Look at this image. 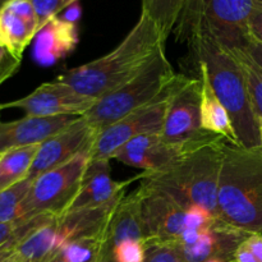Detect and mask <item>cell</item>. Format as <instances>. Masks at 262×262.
Listing matches in <instances>:
<instances>
[{"instance_id":"obj_1","label":"cell","mask_w":262,"mask_h":262,"mask_svg":"<svg viewBox=\"0 0 262 262\" xmlns=\"http://www.w3.org/2000/svg\"><path fill=\"white\" fill-rule=\"evenodd\" d=\"M165 42L155 22L141 13L117 48L101 58L68 69L55 79L78 94L99 100L135 78L160 51L165 50Z\"/></svg>"},{"instance_id":"obj_2","label":"cell","mask_w":262,"mask_h":262,"mask_svg":"<svg viewBox=\"0 0 262 262\" xmlns=\"http://www.w3.org/2000/svg\"><path fill=\"white\" fill-rule=\"evenodd\" d=\"M184 41L197 66L206 72L216 96L227 107L241 146L250 150L261 148L258 119L251 104L242 69L234 56L207 35L197 33Z\"/></svg>"},{"instance_id":"obj_3","label":"cell","mask_w":262,"mask_h":262,"mask_svg":"<svg viewBox=\"0 0 262 262\" xmlns=\"http://www.w3.org/2000/svg\"><path fill=\"white\" fill-rule=\"evenodd\" d=\"M219 219L238 230L262 233V150L223 143Z\"/></svg>"},{"instance_id":"obj_4","label":"cell","mask_w":262,"mask_h":262,"mask_svg":"<svg viewBox=\"0 0 262 262\" xmlns=\"http://www.w3.org/2000/svg\"><path fill=\"white\" fill-rule=\"evenodd\" d=\"M224 142L204 146L165 170L143 171L136 178L166 192L186 209L201 206L219 219L217 192Z\"/></svg>"},{"instance_id":"obj_5","label":"cell","mask_w":262,"mask_h":262,"mask_svg":"<svg viewBox=\"0 0 262 262\" xmlns=\"http://www.w3.org/2000/svg\"><path fill=\"white\" fill-rule=\"evenodd\" d=\"M258 9L257 0H188L174 32L182 41L202 33L229 50L242 49L251 38L248 20Z\"/></svg>"},{"instance_id":"obj_6","label":"cell","mask_w":262,"mask_h":262,"mask_svg":"<svg viewBox=\"0 0 262 262\" xmlns=\"http://www.w3.org/2000/svg\"><path fill=\"white\" fill-rule=\"evenodd\" d=\"M177 74L166 58L165 50L160 51L135 78L97 100L96 104L82 117L100 132L159 99L174 83Z\"/></svg>"},{"instance_id":"obj_7","label":"cell","mask_w":262,"mask_h":262,"mask_svg":"<svg viewBox=\"0 0 262 262\" xmlns=\"http://www.w3.org/2000/svg\"><path fill=\"white\" fill-rule=\"evenodd\" d=\"M147 239L137 191L118 204L97 238L94 262H145Z\"/></svg>"},{"instance_id":"obj_8","label":"cell","mask_w":262,"mask_h":262,"mask_svg":"<svg viewBox=\"0 0 262 262\" xmlns=\"http://www.w3.org/2000/svg\"><path fill=\"white\" fill-rule=\"evenodd\" d=\"M90 163V154H79L69 163L49 170L33 179L25 202V217L40 214L59 216L68 210L81 186Z\"/></svg>"},{"instance_id":"obj_9","label":"cell","mask_w":262,"mask_h":262,"mask_svg":"<svg viewBox=\"0 0 262 262\" xmlns=\"http://www.w3.org/2000/svg\"><path fill=\"white\" fill-rule=\"evenodd\" d=\"M201 79L178 74L168 99L161 135L170 142H189L211 138L201 128Z\"/></svg>"},{"instance_id":"obj_10","label":"cell","mask_w":262,"mask_h":262,"mask_svg":"<svg viewBox=\"0 0 262 262\" xmlns=\"http://www.w3.org/2000/svg\"><path fill=\"white\" fill-rule=\"evenodd\" d=\"M171 87L173 84L151 104L100 130L90 152V160H110L133 138L148 133H161Z\"/></svg>"},{"instance_id":"obj_11","label":"cell","mask_w":262,"mask_h":262,"mask_svg":"<svg viewBox=\"0 0 262 262\" xmlns=\"http://www.w3.org/2000/svg\"><path fill=\"white\" fill-rule=\"evenodd\" d=\"M219 141L225 140L220 136H214L201 141L170 142L161 133H148L125 143L113 159L132 168L142 169L145 173H152L165 170L204 146Z\"/></svg>"},{"instance_id":"obj_12","label":"cell","mask_w":262,"mask_h":262,"mask_svg":"<svg viewBox=\"0 0 262 262\" xmlns=\"http://www.w3.org/2000/svg\"><path fill=\"white\" fill-rule=\"evenodd\" d=\"M136 191L147 246L176 245L184 230L186 207L170 194L145 182Z\"/></svg>"},{"instance_id":"obj_13","label":"cell","mask_w":262,"mask_h":262,"mask_svg":"<svg viewBox=\"0 0 262 262\" xmlns=\"http://www.w3.org/2000/svg\"><path fill=\"white\" fill-rule=\"evenodd\" d=\"M97 133L83 117H79L41 143L27 178L33 181L41 174L69 163L79 154H90Z\"/></svg>"},{"instance_id":"obj_14","label":"cell","mask_w":262,"mask_h":262,"mask_svg":"<svg viewBox=\"0 0 262 262\" xmlns=\"http://www.w3.org/2000/svg\"><path fill=\"white\" fill-rule=\"evenodd\" d=\"M97 100L74 91L68 84L54 81L40 84L35 91L22 99L0 105V109L15 107L27 117H58L86 114Z\"/></svg>"},{"instance_id":"obj_15","label":"cell","mask_w":262,"mask_h":262,"mask_svg":"<svg viewBox=\"0 0 262 262\" xmlns=\"http://www.w3.org/2000/svg\"><path fill=\"white\" fill-rule=\"evenodd\" d=\"M135 179L124 182L114 181L110 177L109 160H90L78 192L67 211L104 206L122 199L124 196V188Z\"/></svg>"},{"instance_id":"obj_16","label":"cell","mask_w":262,"mask_h":262,"mask_svg":"<svg viewBox=\"0 0 262 262\" xmlns=\"http://www.w3.org/2000/svg\"><path fill=\"white\" fill-rule=\"evenodd\" d=\"M250 235L216 219L193 243L177 247L181 250L186 262H205L210 258L234 262L235 251Z\"/></svg>"},{"instance_id":"obj_17","label":"cell","mask_w":262,"mask_h":262,"mask_svg":"<svg viewBox=\"0 0 262 262\" xmlns=\"http://www.w3.org/2000/svg\"><path fill=\"white\" fill-rule=\"evenodd\" d=\"M78 115L27 117L14 122H0V154L17 147L40 145L67 125L78 119Z\"/></svg>"},{"instance_id":"obj_18","label":"cell","mask_w":262,"mask_h":262,"mask_svg":"<svg viewBox=\"0 0 262 262\" xmlns=\"http://www.w3.org/2000/svg\"><path fill=\"white\" fill-rule=\"evenodd\" d=\"M31 0H10L0 8V42L18 59L38 31Z\"/></svg>"},{"instance_id":"obj_19","label":"cell","mask_w":262,"mask_h":262,"mask_svg":"<svg viewBox=\"0 0 262 262\" xmlns=\"http://www.w3.org/2000/svg\"><path fill=\"white\" fill-rule=\"evenodd\" d=\"M124 197V196H123ZM122 197V199H123ZM122 199L99 207L67 211L56 217L58 248L82 238H97Z\"/></svg>"},{"instance_id":"obj_20","label":"cell","mask_w":262,"mask_h":262,"mask_svg":"<svg viewBox=\"0 0 262 262\" xmlns=\"http://www.w3.org/2000/svg\"><path fill=\"white\" fill-rule=\"evenodd\" d=\"M35 40L36 60L50 66L74 50L78 43L77 26L63 17H54L37 31Z\"/></svg>"},{"instance_id":"obj_21","label":"cell","mask_w":262,"mask_h":262,"mask_svg":"<svg viewBox=\"0 0 262 262\" xmlns=\"http://www.w3.org/2000/svg\"><path fill=\"white\" fill-rule=\"evenodd\" d=\"M199 77L201 79V128L205 132L220 136L229 145L242 147L227 107L216 96L206 72L200 66Z\"/></svg>"},{"instance_id":"obj_22","label":"cell","mask_w":262,"mask_h":262,"mask_svg":"<svg viewBox=\"0 0 262 262\" xmlns=\"http://www.w3.org/2000/svg\"><path fill=\"white\" fill-rule=\"evenodd\" d=\"M56 217L41 225L22 239L14 256L20 262H46L59 251Z\"/></svg>"},{"instance_id":"obj_23","label":"cell","mask_w":262,"mask_h":262,"mask_svg":"<svg viewBox=\"0 0 262 262\" xmlns=\"http://www.w3.org/2000/svg\"><path fill=\"white\" fill-rule=\"evenodd\" d=\"M40 145L12 148L0 154V192L27 178Z\"/></svg>"},{"instance_id":"obj_24","label":"cell","mask_w":262,"mask_h":262,"mask_svg":"<svg viewBox=\"0 0 262 262\" xmlns=\"http://www.w3.org/2000/svg\"><path fill=\"white\" fill-rule=\"evenodd\" d=\"M188 0H142L141 13L148 15L158 26L164 40L174 31Z\"/></svg>"},{"instance_id":"obj_25","label":"cell","mask_w":262,"mask_h":262,"mask_svg":"<svg viewBox=\"0 0 262 262\" xmlns=\"http://www.w3.org/2000/svg\"><path fill=\"white\" fill-rule=\"evenodd\" d=\"M32 182V179L26 178L0 192V223L9 224L25 217V202Z\"/></svg>"},{"instance_id":"obj_26","label":"cell","mask_w":262,"mask_h":262,"mask_svg":"<svg viewBox=\"0 0 262 262\" xmlns=\"http://www.w3.org/2000/svg\"><path fill=\"white\" fill-rule=\"evenodd\" d=\"M229 50V49H228ZM242 69L248 94H250L251 104L256 117L262 119V71L260 67L242 50V49H232L229 50Z\"/></svg>"},{"instance_id":"obj_27","label":"cell","mask_w":262,"mask_h":262,"mask_svg":"<svg viewBox=\"0 0 262 262\" xmlns=\"http://www.w3.org/2000/svg\"><path fill=\"white\" fill-rule=\"evenodd\" d=\"M97 238H82V239L73 241L67 243L59 251H61L64 257L69 262H87L94 255Z\"/></svg>"},{"instance_id":"obj_28","label":"cell","mask_w":262,"mask_h":262,"mask_svg":"<svg viewBox=\"0 0 262 262\" xmlns=\"http://www.w3.org/2000/svg\"><path fill=\"white\" fill-rule=\"evenodd\" d=\"M78 0H31L37 15L38 27H42L49 19L58 17L59 13ZM38 28V30H40Z\"/></svg>"},{"instance_id":"obj_29","label":"cell","mask_w":262,"mask_h":262,"mask_svg":"<svg viewBox=\"0 0 262 262\" xmlns=\"http://www.w3.org/2000/svg\"><path fill=\"white\" fill-rule=\"evenodd\" d=\"M145 262H186L176 245L148 246Z\"/></svg>"},{"instance_id":"obj_30","label":"cell","mask_w":262,"mask_h":262,"mask_svg":"<svg viewBox=\"0 0 262 262\" xmlns=\"http://www.w3.org/2000/svg\"><path fill=\"white\" fill-rule=\"evenodd\" d=\"M20 66V59L13 55L4 45L0 43V84L7 81L18 71Z\"/></svg>"},{"instance_id":"obj_31","label":"cell","mask_w":262,"mask_h":262,"mask_svg":"<svg viewBox=\"0 0 262 262\" xmlns=\"http://www.w3.org/2000/svg\"><path fill=\"white\" fill-rule=\"evenodd\" d=\"M248 32L255 41L262 45V9L256 10L248 20Z\"/></svg>"},{"instance_id":"obj_32","label":"cell","mask_w":262,"mask_h":262,"mask_svg":"<svg viewBox=\"0 0 262 262\" xmlns=\"http://www.w3.org/2000/svg\"><path fill=\"white\" fill-rule=\"evenodd\" d=\"M242 50L245 51V53L247 54V55L250 56V58L252 59L258 67H260L262 71V45L261 43L257 42V41H255L252 37H251L250 41L243 46Z\"/></svg>"},{"instance_id":"obj_33","label":"cell","mask_w":262,"mask_h":262,"mask_svg":"<svg viewBox=\"0 0 262 262\" xmlns=\"http://www.w3.org/2000/svg\"><path fill=\"white\" fill-rule=\"evenodd\" d=\"M246 245L248 246V248L255 255V257L257 258L258 262H262V233L251 234L246 239Z\"/></svg>"},{"instance_id":"obj_34","label":"cell","mask_w":262,"mask_h":262,"mask_svg":"<svg viewBox=\"0 0 262 262\" xmlns=\"http://www.w3.org/2000/svg\"><path fill=\"white\" fill-rule=\"evenodd\" d=\"M234 262H258L257 258L255 257L248 246L246 245V241L238 247L234 255Z\"/></svg>"},{"instance_id":"obj_35","label":"cell","mask_w":262,"mask_h":262,"mask_svg":"<svg viewBox=\"0 0 262 262\" xmlns=\"http://www.w3.org/2000/svg\"><path fill=\"white\" fill-rule=\"evenodd\" d=\"M17 227H18V222L9 223V224L0 223V246L4 245L5 242H8V241L14 235Z\"/></svg>"},{"instance_id":"obj_36","label":"cell","mask_w":262,"mask_h":262,"mask_svg":"<svg viewBox=\"0 0 262 262\" xmlns=\"http://www.w3.org/2000/svg\"><path fill=\"white\" fill-rule=\"evenodd\" d=\"M79 14H81V12H79L78 2H77V3H74V4H72L71 7H69L68 12H67V15H66V17H63V18H64V19L71 20V22L76 23L77 18L79 17Z\"/></svg>"},{"instance_id":"obj_37","label":"cell","mask_w":262,"mask_h":262,"mask_svg":"<svg viewBox=\"0 0 262 262\" xmlns=\"http://www.w3.org/2000/svg\"><path fill=\"white\" fill-rule=\"evenodd\" d=\"M46 262H69L68 260H67L66 257H64V255L61 253V251H58V252L55 253L54 256H51L50 258H49L48 261Z\"/></svg>"},{"instance_id":"obj_38","label":"cell","mask_w":262,"mask_h":262,"mask_svg":"<svg viewBox=\"0 0 262 262\" xmlns=\"http://www.w3.org/2000/svg\"><path fill=\"white\" fill-rule=\"evenodd\" d=\"M258 130H260V142H261V150H262V119L258 118Z\"/></svg>"},{"instance_id":"obj_39","label":"cell","mask_w":262,"mask_h":262,"mask_svg":"<svg viewBox=\"0 0 262 262\" xmlns=\"http://www.w3.org/2000/svg\"><path fill=\"white\" fill-rule=\"evenodd\" d=\"M205 262H228V261L223 260V258H210V260H207Z\"/></svg>"},{"instance_id":"obj_40","label":"cell","mask_w":262,"mask_h":262,"mask_svg":"<svg viewBox=\"0 0 262 262\" xmlns=\"http://www.w3.org/2000/svg\"><path fill=\"white\" fill-rule=\"evenodd\" d=\"M8 2H10V0H0V8H2L4 4H7Z\"/></svg>"},{"instance_id":"obj_41","label":"cell","mask_w":262,"mask_h":262,"mask_svg":"<svg viewBox=\"0 0 262 262\" xmlns=\"http://www.w3.org/2000/svg\"><path fill=\"white\" fill-rule=\"evenodd\" d=\"M87 262H94V258H92V257H91V258H90V260H89V261H87Z\"/></svg>"},{"instance_id":"obj_42","label":"cell","mask_w":262,"mask_h":262,"mask_svg":"<svg viewBox=\"0 0 262 262\" xmlns=\"http://www.w3.org/2000/svg\"><path fill=\"white\" fill-rule=\"evenodd\" d=\"M257 2H258V3H261V4H262V0H257Z\"/></svg>"},{"instance_id":"obj_43","label":"cell","mask_w":262,"mask_h":262,"mask_svg":"<svg viewBox=\"0 0 262 262\" xmlns=\"http://www.w3.org/2000/svg\"><path fill=\"white\" fill-rule=\"evenodd\" d=\"M0 43H2V42H0Z\"/></svg>"}]
</instances>
